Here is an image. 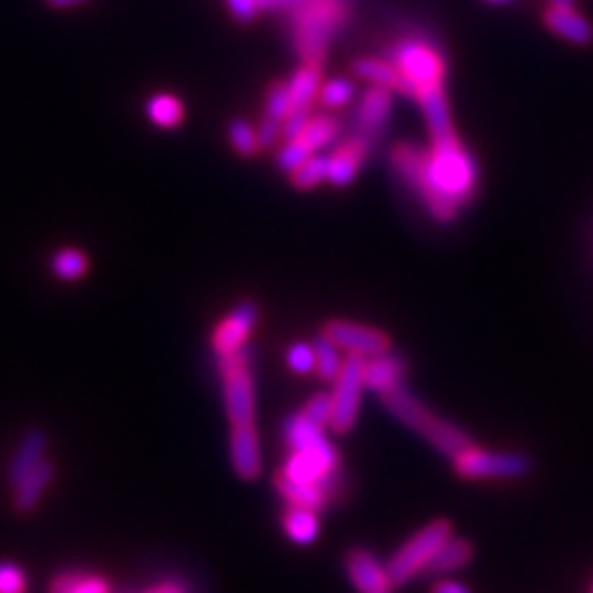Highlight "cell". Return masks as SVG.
<instances>
[{
  "label": "cell",
  "instance_id": "obj_1",
  "mask_svg": "<svg viewBox=\"0 0 593 593\" xmlns=\"http://www.w3.org/2000/svg\"><path fill=\"white\" fill-rule=\"evenodd\" d=\"M393 168L440 223L456 218L460 206L470 203L478 191V164L460 144L458 134L433 139L428 151L411 144L396 146Z\"/></svg>",
  "mask_w": 593,
  "mask_h": 593
},
{
  "label": "cell",
  "instance_id": "obj_2",
  "mask_svg": "<svg viewBox=\"0 0 593 593\" xmlns=\"http://www.w3.org/2000/svg\"><path fill=\"white\" fill-rule=\"evenodd\" d=\"M287 458L277 478L295 484H331L339 488L341 458L327 436V428L311 423L301 413H293L283 423Z\"/></svg>",
  "mask_w": 593,
  "mask_h": 593
},
{
  "label": "cell",
  "instance_id": "obj_3",
  "mask_svg": "<svg viewBox=\"0 0 593 593\" xmlns=\"http://www.w3.org/2000/svg\"><path fill=\"white\" fill-rule=\"evenodd\" d=\"M295 45L309 64H321L329 40L347 23L349 0H305L295 10Z\"/></svg>",
  "mask_w": 593,
  "mask_h": 593
},
{
  "label": "cell",
  "instance_id": "obj_4",
  "mask_svg": "<svg viewBox=\"0 0 593 593\" xmlns=\"http://www.w3.org/2000/svg\"><path fill=\"white\" fill-rule=\"evenodd\" d=\"M452 536V524L448 520H433L426 526L408 536L406 542L396 549L393 556L386 562L388 576H391L393 586L411 584L416 576H423L428 564L440 552L448 539Z\"/></svg>",
  "mask_w": 593,
  "mask_h": 593
},
{
  "label": "cell",
  "instance_id": "obj_5",
  "mask_svg": "<svg viewBox=\"0 0 593 593\" xmlns=\"http://www.w3.org/2000/svg\"><path fill=\"white\" fill-rule=\"evenodd\" d=\"M218 371L223 384V403L231 426L255 423V379H253V349L218 356Z\"/></svg>",
  "mask_w": 593,
  "mask_h": 593
},
{
  "label": "cell",
  "instance_id": "obj_6",
  "mask_svg": "<svg viewBox=\"0 0 593 593\" xmlns=\"http://www.w3.org/2000/svg\"><path fill=\"white\" fill-rule=\"evenodd\" d=\"M450 460L462 480H520L532 470V460L524 452L484 450L474 443Z\"/></svg>",
  "mask_w": 593,
  "mask_h": 593
},
{
  "label": "cell",
  "instance_id": "obj_7",
  "mask_svg": "<svg viewBox=\"0 0 593 593\" xmlns=\"http://www.w3.org/2000/svg\"><path fill=\"white\" fill-rule=\"evenodd\" d=\"M391 62L411 84L413 100H418L420 92L443 88L446 60L426 40H401L391 52Z\"/></svg>",
  "mask_w": 593,
  "mask_h": 593
},
{
  "label": "cell",
  "instance_id": "obj_8",
  "mask_svg": "<svg viewBox=\"0 0 593 593\" xmlns=\"http://www.w3.org/2000/svg\"><path fill=\"white\" fill-rule=\"evenodd\" d=\"M364 361H366V356L361 354L344 356L341 371L337 379H334V388H331V423H329L331 433L347 436L354 430L356 420H359L361 396L366 391Z\"/></svg>",
  "mask_w": 593,
  "mask_h": 593
},
{
  "label": "cell",
  "instance_id": "obj_9",
  "mask_svg": "<svg viewBox=\"0 0 593 593\" xmlns=\"http://www.w3.org/2000/svg\"><path fill=\"white\" fill-rule=\"evenodd\" d=\"M321 334L329 341L337 344L339 349L347 354H361L369 359V356H379L384 351H391V337L386 331L366 325H356V321L347 319H331L321 329Z\"/></svg>",
  "mask_w": 593,
  "mask_h": 593
},
{
  "label": "cell",
  "instance_id": "obj_10",
  "mask_svg": "<svg viewBox=\"0 0 593 593\" xmlns=\"http://www.w3.org/2000/svg\"><path fill=\"white\" fill-rule=\"evenodd\" d=\"M257 317H260V309H257L253 301H241V305L233 307L211 334V349L215 359L247 347V339H251V334L257 325Z\"/></svg>",
  "mask_w": 593,
  "mask_h": 593
},
{
  "label": "cell",
  "instance_id": "obj_11",
  "mask_svg": "<svg viewBox=\"0 0 593 593\" xmlns=\"http://www.w3.org/2000/svg\"><path fill=\"white\" fill-rule=\"evenodd\" d=\"M344 571H347V579L359 593H381L393 589L386 564L364 546L349 549L347 556H344Z\"/></svg>",
  "mask_w": 593,
  "mask_h": 593
},
{
  "label": "cell",
  "instance_id": "obj_12",
  "mask_svg": "<svg viewBox=\"0 0 593 593\" xmlns=\"http://www.w3.org/2000/svg\"><path fill=\"white\" fill-rule=\"evenodd\" d=\"M381 396V403L388 413H391L398 423H403L408 430H413L418 436H426L430 426L436 423V413L430 411V408L420 401L418 396H413L408 391L406 384H398L393 388H388V391L379 393Z\"/></svg>",
  "mask_w": 593,
  "mask_h": 593
},
{
  "label": "cell",
  "instance_id": "obj_13",
  "mask_svg": "<svg viewBox=\"0 0 593 593\" xmlns=\"http://www.w3.org/2000/svg\"><path fill=\"white\" fill-rule=\"evenodd\" d=\"M231 466L237 478L253 482L263 472V448L255 423L231 426Z\"/></svg>",
  "mask_w": 593,
  "mask_h": 593
},
{
  "label": "cell",
  "instance_id": "obj_14",
  "mask_svg": "<svg viewBox=\"0 0 593 593\" xmlns=\"http://www.w3.org/2000/svg\"><path fill=\"white\" fill-rule=\"evenodd\" d=\"M544 25L576 48L593 42V25L571 3H552L544 10Z\"/></svg>",
  "mask_w": 593,
  "mask_h": 593
},
{
  "label": "cell",
  "instance_id": "obj_15",
  "mask_svg": "<svg viewBox=\"0 0 593 593\" xmlns=\"http://www.w3.org/2000/svg\"><path fill=\"white\" fill-rule=\"evenodd\" d=\"M48 448H50V438L45 433V428H28L23 438H20V443L16 446L13 456H10L8 462V482L16 484L18 480H23L25 474L38 468L42 460L48 458Z\"/></svg>",
  "mask_w": 593,
  "mask_h": 593
},
{
  "label": "cell",
  "instance_id": "obj_16",
  "mask_svg": "<svg viewBox=\"0 0 593 593\" xmlns=\"http://www.w3.org/2000/svg\"><path fill=\"white\" fill-rule=\"evenodd\" d=\"M371 142L366 136H354L327 156V181L334 186H349L359 174L364 159L369 156Z\"/></svg>",
  "mask_w": 593,
  "mask_h": 593
},
{
  "label": "cell",
  "instance_id": "obj_17",
  "mask_svg": "<svg viewBox=\"0 0 593 593\" xmlns=\"http://www.w3.org/2000/svg\"><path fill=\"white\" fill-rule=\"evenodd\" d=\"M55 482V462L42 460L38 468H32L23 480L13 484V510L18 514H30L45 498L50 484Z\"/></svg>",
  "mask_w": 593,
  "mask_h": 593
},
{
  "label": "cell",
  "instance_id": "obj_18",
  "mask_svg": "<svg viewBox=\"0 0 593 593\" xmlns=\"http://www.w3.org/2000/svg\"><path fill=\"white\" fill-rule=\"evenodd\" d=\"M406 374H408V364L401 354L384 351L379 356H369V359L364 361L366 391L384 393L388 391V388L403 384Z\"/></svg>",
  "mask_w": 593,
  "mask_h": 593
},
{
  "label": "cell",
  "instance_id": "obj_19",
  "mask_svg": "<svg viewBox=\"0 0 593 593\" xmlns=\"http://www.w3.org/2000/svg\"><path fill=\"white\" fill-rule=\"evenodd\" d=\"M391 104H393L391 90L371 88L369 92H366L361 104H359V112H356V126H359V136H366L369 142H374V136H379L388 114H391Z\"/></svg>",
  "mask_w": 593,
  "mask_h": 593
},
{
  "label": "cell",
  "instance_id": "obj_20",
  "mask_svg": "<svg viewBox=\"0 0 593 593\" xmlns=\"http://www.w3.org/2000/svg\"><path fill=\"white\" fill-rule=\"evenodd\" d=\"M275 490L279 498L285 500V504H295V507H307V510L315 512H325L327 507L337 500V490L331 484H295L287 482L275 474Z\"/></svg>",
  "mask_w": 593,
  "mask_h": 593
},
{
  "label": "cell",
  "instance_id": "obj_21",
  "mask_svg": "<svg viewBox=\"0 0 593 593\" xmlns=\"http://www.w3.org/2000/svg\"><path fill=\"white\" fill-rule=\"evenodd\" d=\"M356 78H361L366 82H371L374 88H386L391 92H401L406 96H413L411 84L398 72L396 64L391 60H376V58H364L354 62Z\"/></svg>",
  "mask_w": 593,
  "mask_h": 593
},
{
  "label": "cell",
  "instance_id": "obj_22",
  "mask_svg": "<svg viewBox=\"0 0 593 593\" xmlns=\"http://www.w3.org/2000/svg\"><path fill=\"white\" fill-rule=\"evenodd\" d=\"M283 530L287 534L289 542H295L299 546H309L315 544L321 532V522H319V512L307 510V507H295V504H285L283 510Z\"/></svg>",
  "mask_w": 593,
  "mask_h": 593
},
{
  "label": "cell",
  "instance_id": "obj_23",
  "mask_svg": "<svg viewBox=\"0 0 593 593\" xmlns=\"http://www.w3.org/2000/svg\"><path fill=\"white\" fill-rule=\"evenodd\" d=\"M474 556V549L468 542V539H460L452 534L448 542L440 546V552L433 556V562L428 564L423 576H446V574H456V571L466 569Z\"/></svg>",
  "mask_w": 593,
  "mask_h": 593
},
{
  "label": "cell",
  "instance_id": "obj_24",
  "mask_svg": "<svg viewBox=\"0 0 593 593\" xmlns=\"http://www.w3.org/2000/svg\"><path fill=\"white\" fill-rule=\"evenodd\" d=\"M418 102H420V106H423L430 136L443 139V136L456 134V129H452V122H450V110H448V100H446L443 88L420 92Z\"/></svg>",
  "mask_w": 593,
  "mask_h": 593
},
{
  "label": "cell",
  "instance_id": "obj_25",
  "mask_svg": "<svg viewBox=\"0 0 593 593\" xmlns=\"http://www.w3.org/2000/svg\"><path fill=\"white\" fill-rule=\"evenodd\" d=\"M50 593H112V586L102 574L68 569L52 576Z\"/></svg>",
  "mask_w": 593,
  "mask_h": 593
},
{
  "label": "cell",
  "instance_id": "obj_26",
  "mask_svg": "<svg viewBox=\"0 0 593 593\" xmlns=\"http://www.w3.org/2000/svg\"><path fill=\"white\" fill-rule=\"evenodd\" d=\"M289 96H293V110H311V102L317 100L321 90V68L319 64L305 62L287 82Z\"/></svg>",
  "mask_w": 593,
  "mask_h": 593
},
{
  "label": "cell",
  "instance_id": "obj_27",
  "mask_svg": "<svg viewBox=\"0 0 593 593\" xmlns=\"http://www.w3.org/2000/svg\"><path fill=\"white\" fill-rule=\"evenodd\" d=\"M423 438L428 440L430 448H436L440 456H446V458H456L460 450H466L472 443L466 430L448 423V420L443 418H436V423L430 426V430Z\"/></svg>",
  "mask_w": 593,
  "mask_h": 593
},
{
  "label": "cell",
  "instance_id": "obj_28",
  "mask_svg": "<svg viewBox=\"0 0 593 593\" xmlns=\"http://www.w3.org/2000/svg\"><path fill=\"white\" fill-rule=\"evenodd\" d=\"M52 273H55L58 279H64V283H78L90 269V257L80 247H62L50 260Z\"/></svg>",
  "mask_w": 593,
  "mask_h": 593
},
{
  "label": "cell",
  "instance_id": "obj_29",
  "mask_svg": "<svg viewBox=\"0 0 593 593\" xmlns=\"http://www.w3.org/2000/svg\"><path fill=\"white\" fill-rule=\"evenodd\" d=\"M151 122L164 129H174L183 122V104L174 94H154L146 104Z\"/></svg>",
  "mask_w": 593,
  "mask_h": 593
},
{
  "label": "cell",
  "instance_id": "obj_30",
  "mask_svg": "<svg viewBox=\"0 0 593 593\" xmlns=\"http://www.w3.org/2000/svg\"><path fill=\"white\" fill-rule=\"evenodd\" d=\"M311 347H315V359H317L315 371L319 374V379H325V381L337 379L341 371V364H344V356H339L337 344L329 341L325 334H321Z\"/></svg>",
  "mask_w": 593,
  "mask_h": 593
},
{
  "label": "cell",
  "instance_id": "obj_31",
  "mask_svg": "<svg viewBox=\"0 0 593 593\" xmlns=\"http://www.w3.org/2000/svg\"><path fill=\"white\" fill-rule=\"evenodd\" d=\"M337 132H339V124L337 119L331 116H311L309 124L305 132H301V142H305V146L315 154L317 149L331 144V139H337Z\"/></svg>",
  "mask_w": 593,
  "mask_h": 593
},
{
  "label": "cell",
  "instance_id": "obj_32",
  "mask_svg": "<svg viewBox=\"0 0 593 593\" xmlns=\"http://www.w3.org/2000/svg\"><path fill=\"white\" fill-rule=\"evenodd\" d=\"M293 183L297 188H315L317 183H321L327 178V156H315L311 154L307 161H301V164L293 171Z\"/></svg>",
  "mask_w": 593,
  "mask_h": 593
},
{
  "label": "cell",
  "instance_id": "obj_33",
  "mask_svg": "<svg viewBox=\"0 0 593 593\" xmlns=\"http://www.w3.org/2000/svg\"><path fill=\"white\" fill-rule=\"evenodd\" d=\"M228 139L237 154H243V156H253L255 151L260 149V144H257V132L245 122V119H235V122H231Z\"/></svg>",
  "mask_w": 593,
  "mask_h": 593
},
{
  "label": "cell",
  "instance_id": "obj_34",
  "mask_svg": "<svg viewBox=\"0 0 593 593\" xmlns=\"http://www.w3.org/2000/svg\"><path fill=\"white\" fill-rule=\"evenodd\" d=\"M28 571L16 562H0V593H28Z\"/></svg>",
  "mask_w": 593,
  "mask_h": 593
},
{
  "label": "cell",
  "instance_id": "obj_35",
  "mask_svg": "<svg viewBox=\"0 0 593 593\" xmlns=\"http://www.w3.org/2000/svg\"><path fill=\"white\" fill-rule=\"evenodd\" d=\"M287 366L289 371H295L299 376H307V374H315L317 369V359H315V347H309V344H293V347L287 349Z\"/></svg>",
  "mask_w": 593,
  "mask_h": 593
},
{
  "label": "cell",
  "instance_id": "obj_36",
  "mask_svg": "<svg viewBox=\"0 0 593 593\" xmlns=\"http://www.w3.org/2000/svg\"><path fill=\"white\" fill-rule=\"evenodd\" d=\"M299 413L305 416L307 420H311V423H317V426L329 430V423H331V393H325V391L315 393L305 406H301Z\"/></svg>",
  "mask_w": 593,
  "mask_h": 593
},
{
  "label": "cell",
  "instance_id": "obj_37",
  "mask_svg": "<svg viewBox=\"0 0 593 593\" xmlns=\"http://www.w3.org/2000/svg\"><path fill=\"white\" fill-rule=\"evenodd\" d=\"M293 112V96H289L287 84H273L267 92V102H265V116L273 119H283Z\"/></svg>",
  "mask_w": 593,
  "mask_h": 593
},
{
  "label": "cell",
  "instance_id": "obj_38",
  "mask_svg": "<svg viewBox=\"0 0 593 593\" xmlns=\"http://www.w3.org/2000/svg\"><path fill=\"white\" fill-rule=\"evenodd\" d=\"M309 156H311V151L305 146V142H301V139H293V142H285V146L279 149L277 166L287 171V174H293L301 161H307Z\"/></svg>",
  "mask_w": 593,
  "mask_h": 593
},
{
  "label": "cell",
  "instance_id": "obj_39",
  "mask_svg": "<svg viewBox=\"0 0 593 593\" xmlns=\"http://www.w3.org/2000/svg\"><path fill=\"white\" fill-rule=\"evenodd\" d=\"M351 96H354V84L344 78L329 80L325 88H321V102H325L327 106H334V110H337V106L349 104Z\"/></svg>",
  "mask_w": 593,
  "mask_h": 593
},
{
  "label": "cell",
  "instance_id": "obj_40",
  "mask_svg": "<svg viewBox=\"0 0 593 593\" xmlns=\"http://www.w3.org/2000/svg\"><path fill=\"white\" fill-rule=\"evenodd\" d=\"M309 119H311L309 110H293L283 119V136L287 139V142L301 136V132H305L309 124Z\"/></svg>",
  "mask_w": 593,
  "mask_h": 593
},
{
  "label": "cell",
  "instance_id": "obj_41",
  "mask_svg": "<svg viewBox=\"0 0 593 593\" xmlns=\"http://www.w3.org/2000/svg\"><path fill=\"white\" fill-rule=\"evenodd\" d=\"M279 136H283V122L273 116H265L260 126H257V144H260V149H273Z\"/></svg>",
  "mask_w": 593,
  "mask_h": 593
},
{
  "label": "cell",
  "instance_id": "obj_42",
  "mask_svg": "<svg viewBox=\"0 0 593 593\" xmlns=\"http://www.w3.org/2000/svg\"><path fill=\"white\" fill-rule=\"evenodd\" d=\"M228 8L237 20H243V23L253 20L257 10H260V6H257L255 0H228Z\"/></svg>",
  "mask_w": 593,
  "mask_h": 593
},
{
  "label": "cell",
  "instance_id": "obj_43",
  "mask_svg": "<svg viewBox=\"0 0 593 593\" xmlns=\"http://www.w3.org/2000/svg\"><path fill=\"white\" fill-rule=\"evenodd\" d=\"M430 593H472V591L458 579H440L436 581L433 589H430Z\"/></svg>",
  "mask_w": 593,
  "mask_h": 593
},
{
  "label": "cell",
  "instance_id": "obj_44",
  "mask_svg": "<svg viewBox=\"0 0 593 593\" xmlns=\"http://www.w3.org/2000/svg\"><path fill=\"white\" fill-rule=\"evenodd\" d=\"M305 3V0H267V8H277V10H289V13H293V10L297 6Z\"/></svg>",
  "mask_w": 593,
  "mask_h": 593
},
{
  "label": "cell",
  "instance_id": "obj_45",
  "mask_svg": "<svg viewBox=\"0 0 593 593\" xmlns=\"http://www.w3.org/2000/svg\"><path fill=\"white\" fill-rule=\"evenodd\" d=\"M48 3L52 8H68V6H74V3H82V0H48Z\"/></svg>",
  "mask_w": 593,
  "mask_h": 593
},
{
  "label": "cell",
  "instance_id": "obj_46",
  "mask_svg": "<svg viewBox=\"0 0 593 593\" xmlns=\"http://www.w3.org/2000/svg\"><path fill=\"white\" fill-rule=\"evenodd\" d=\"M255 3L260 6V8H267V0H255Z\"/></svg>",
  "mask_w": 593,
  "mask_h": 593
},
{
  "label": "cell",
  "instance_id": "obj_47",
  "mask_svg": "<svg viewBox=\"0 0 593 593\" xmlns=\"http://www.w3.org/2000/svg\"><path fill=\"white\" fill-rule=\"evenodd\" d=\"M488 3H510V0H488Z\"/></svg>",
  "mask_w": 593,
  "mask_h": 593
},
{
  "label": "cell",
  "instance_id": "obj_48",
  "mask_svg": "<svg viewBox=\"0 0 593 593\" xmlns=\"http://www.w3.org/2000/svg\"><path fill=\"white\" fill-rule=\"evenodd\" d=\"M144 593H159V591H156V586H151V589H146Z\"/></svg>",
  "mask_w": 593,
  "mask_h": 593
},
{
  "label": "cell",
  "instance_id": "obj_49",
  "mask_svg": "<svg viewBox=\"0 0 593 593\" xmlns=\"http://www.w3.org/2000/svg\"><path fill=\"white\" fill-rule=\"evenodd\" d=\"M552 3H571V0H552Z\"/></svg>",
  "mask_w": 593,
  "mask_h": 593
},
{
  "label": "cell",
  "instance_id": "obj_50",
  "mask_svg": "<svg viewBox=\"0 0 593 593\" xmlns=\"http://www.w3.org/2000/svg\"><path fill=\"white\" fill-rule=\"evenodd\" d=\"M381 593H391V591H381Z\"/></svg>",
  "mask_w": 593,
  "mask_h": 593
},
{
  "label": "cell",
  "instance_id": "obj_51",
  "mask_svg": "<svg viewBox=\"0 0 593 593\" xmlns=\"http://www.w3.org/2000/svg\"><path fill=\"white\" fill-rule=\"evenodd\" d=\"M591 593H593V584H591Z\"/></svg>",
  "mask_w": 593,
  "mask_h": 593
}]
</instances>
